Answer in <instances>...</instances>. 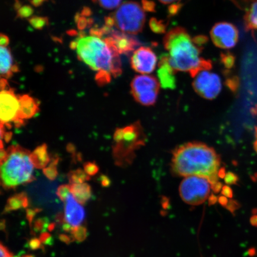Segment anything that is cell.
I'll use <instances>...</instances> for the list:
<instances>
[{
	"instance_id": "obj_1",
	"label": "cell",
	"mask_w": 257,
	"mask_h": 257,
	"mask_svg": "<svg viewBox=\"0 0 257 257\" xmlns=\"http://www.w3.org/2000/svg\"><path fill=\"white\" fill-rule=\"evenodd\" d=\"M72 49H76L78 59L97 72L95 80L99 85L107 84L111 76L117 77L122 72L121 61L116 47L106 38L81 36L71 43Z\"/></svg>"
},
{
	"instance_id": "obj_2",
	"label": "cell",
	"mask_w": 257,
	"mask_h": 257,
	"mask_svg": "<svg viewBox=\"0 0 257 257\" xmlns=\"http://www.w3.org/2000/svg\"><path fill=\"white\" fill-rule=\"evenodd\" d=\"M220 158L216 151L200 143H188L174 151L172 170L178 176H200L207 178L211 186L218 181Z\"/></svg>"
},
{
	"instance_id": "obj_3",
	"label": "cell",
	"mask_w": 257,
	"mask_h": 257,
	"mask_svg": "<svg viewBox=\"0 0 257 257\" xmlns=\"http://www.w3.org/2000/svg\"><path fill=\"white\" fill-rule=\"evenodd\" d=\"M163 45L169 53L170 65L176 72H189L195 78L202 70L212 68L211 61L200 57L203 48L195 44L184 28L177 27L167 32Z\"/></svg>"
},
{
	"instance_id": "obj_4",
	"label": "cell",
	"mask_w": 257,
	"mask_h": 257,
	"mask_svg": "<svg viewBox=\"0 0 257 257\" xmlns=\"http://www.w3.org/2000/svg\"><path fill=\"white\" fill-rule=\"evenodd\" d=\"M1 184L6 189L34 181L35 167L30 151L19 146H12L7 150L1 148Z\"/></svg>"
},
{
	"instance_id": "obj_5",
	"label": "cell",
	"mask_w": 257,
	"mask_h": 257,
	"mask_svg": "<svg viewBox=\"0 0 257 257\" xmlns=\"http://www.w3.org/2000/svg\"><path fill=\"white\" fill-rule=\"evenodd\" d=\"M112 154L115 165L126 166L133 162L136 151L146 143V136L139 121L115 130Z\"/></svg>"
},
{
	"instance_id": "obj_6",
	"label": "cell",
	"mask_w": 257,
	"mask_h": 257,
	"mask_svg": "<svg viewBox=\"0 0 257 257\" xmlns=\"http://www.w3.org/2000/svg\"><path fill=\"white\" fill-rule=\"evenodd\" d=\"M144 11L139 3L124 2L112 16L115 27L125 34L137 35L140 33L146 24V17Z\"/></svg>"
},
{
	"instance_id": "obj_7",
	"label": "cell",
	"mask_w": 257,
	"mask_h": 257,
	"mask_svg": "<svg viewBox=\"0 0 257 257\" xmlns=\"http://www.w3.org/2000/svg\"><path fill=\"white\" fill-rule=\"evenodd\" d=\"M211 185L207 178L200 176L186 177L181 182L179 193L182 200L191 205L203 204L210 197Z\"/></svg>"
},
{
	"instance_id": "obj_8",
	"label": "cell",
	"mask_w": 257,
	"mask_h": 257,
	"mask_svg": "<svg viewBox=\"0 0 257 257\" xmlns=\"http://www.w3.org/2000/svg\"><path fill=\"white\" fill-rule=\"evenodd\" d=\"M160 89V83L155 77L138 75L131 83V92L140 104L152 105L156 103Z\"/></svg>"
},
{
	"instance_id": "obj_9",
	"label": "cell",
	"mask_w": 257,
	"mask_h": 257,
	"mask_svg": "<svg viewBox=\"0 0 257 257\" xmlns=\"http://www.w3.org/2000/svg\"><path fill=\"white\" fill-rule=\"evenodd\" d=\"M19 107V95L10 87L7 80H1V94H0V119L1 124L9 126L12 122L17 120Z\"/></svg>"
},
{
	"instance_id": "obj_10",
	"label": "cell",
	"mask_w": 257,
	"mask_h": 257,
	"mask_svg": "<svg viewBox=\"0 0 257 257\" xmlns=\"http://www.w3.org/2000/svg\"><path fill=\"white\" fill-rule=\"evenodd\" d=\"M193 86L202 97L213 99L221 91V79L216 73L209 72L208 70H202L195 77Z\"/></svg>"
},
{
	"instance_id": "obj_11",
	"label": "cell",
	"mask_w": 257,
	"mask_h": 257,
	"mask_svg": "<svg viewBox=\"0 0 257 257\" xmlns=\"http://www.w3.org/2000/svg\"><path fill=\"white\" fill-rule=\"evenodd\" d=\"M210 37L213 44L221 49H231L238 42L239 32L237 28L229 22H218L210 31Z\"/></svg>"
},
{
	"instance_id": "obj_12",
	"label": "cell",
	"mask_w": 257,
	"mask_h": 257,
	"mask_svg": "<svg viewBox=\"0 0 257 257\" xmlns=\"http://www.w3.org/2000/svg\"><path fill=\"white\" fill-rule=\"evenodd\" d=\"M131 62L135 71L141 74H149L155 70L157 57L152 48L141 47L134 51Z\"/></svg>"
},
{
	"instance_id": "obj_13",
	"label": "cell",
	"mask_w": 257,
	"mask_h": 257,
	"mask_svg": "<svg viewBox=\"0 0 257 257\" xmlns=\"http://www.w3.org/2000/svg\"><path fill=\"white\" fill-rule=\"evenodd\" d=\"M19 107L18 119L15 122L16 127H21L26 120L34 117L40 111V102L30 95H19Z\"/></svg>"
},
{
	"instance_id": "obj_14",
	"label": "cell",
	"mask_w": 257,
	"mask_h": 257,
	"mask_svg": "<svg viewBox=\"0 0 257 257\" xmlns=\"http://www.w3.org/2000/svg\"><path fill=\"white\" fill-rule=\"evenodd\" d=\"M64 205V215L67 223L73 227L80 226L85 217V212L81 204L77 202L72 194L67 198Z\"/></svg>"
},
{
	"instance_id": "obj_15",
	"label": "cell",
	"mask_w": 257,
	"mask_h": 257,
	"mask_svg": "<svg viewBox=\"0 0 257 257\" xmlns=\"http://www.w3.org/2000/svg\"><path fill=\"white\" fill-rule=\"evenodd\" d=\"M111 34V37L108 38L116 47L120 54H127L133 52L141 44L136 38L132 36L130 34L116 31H112Z\"/></svg>"
},
{
	"instance_id": "obj_16",
	"label": "cell",
	"mask_w": 257,
	"mask_h": 257,
	"mask_svg": "<svg viewBox=\"0 0 257 257\" xmlns=\"http://www.w3.org/2000/svg\"><path fill=\"white\" fill-rule=\"evenodd\" d=\"M159 66L157 74L161 85L165 89L175 88L176 80L175 75L176 72L170 65L168 54H163L160 56Z\"/></svg>"
},
{
	"instance_id": "obj_17",
	"label": "cell",
	"mask_w": 257,
	"mask_h": 257,
	"mask_svg": "<svg viewBox=\"0 0 257 257\" xmlns=\"http://www.w3.org/2000/svg\"><path fill=\"white\" fill-rule=\"evenodd\" d=\"M0 72L2 78L9 79L14 74L19 71L18 67L14 64V60L11 51L7 47H1L0 48Z\"/></svg>"
},
{
	"instance_id": "obj_18",
	"label": "cell",
	"mask_w": 257,
	"mask_h": 257,
	"mask_svg": "<svg viewBox=\"0 0 257 257\" xmlns=\"http://www.w3.org/2000/svg\"><path fill=\"white\" fill-rule=\"evenodd\" d=\"M31 159L35 168L44 169L51 162V159L48 152V148L46 144L38 146L31 153Z\"/></svg>"
},
{
	"instance_id": "obj_19",
	"label": "cell",
	"mask_w": 257,
	"mask_h": 257,
	"mask_svg": "<svg viewBox=\"0 0 257 257\" xmlns=\"http://www.w3.org/2000/svg\"><path fill=\"white\" fill-rule=\"evenodd\" d=\"M30 206V200L26 192L18 193L9 197L3 211V213H8L13 211L27 208Z\"/></svg>"
},
{
	"instance_id": "obj_20",
	"label": "cell",
	"mask_w": 257,
	"mask_h": 257,
	"mask_svg": "<svg viewBox=\"0 0 257 257\" xmlns=\"http://www.w3.org/2000/svg\"><path fill=\"white\" fill-rule=\"evenodd\" d=\"M70 191L77 202L80 204L85 205L92 196L91 186L86 183L70 184Z\"/></svg>"
},
{
	"instance_id": "obj_21",
	"label": "cell",
	"mask_w": 257,
	"mask_h": 257,
	"mask_svg": "<svg viewBox=\"0 0 257 257\" xmlns=\"http://www.w3.org/2000/svg\"><path fill=\"white\" fill-rule=\"evenodd\" d=\"M245 30L253 31L257 30V0H255L244 16Z\"/></svg>"
},
{
	"instance_id": "obj_22",
	"label": "cell",
	"mask_w": 257,
	"mask_h": 257,
	"mask_svg": "<svg viewBox=\"0 0 257 257\" xmlns=\"http://www.w3.org/2000/svg\"><path fill=\"white\" fill-rule=\"evenodd\" d=\"M70 184H82L90 181L91 176L85 172L84 170L78 169L72 170L67 175Z\"/></svg>"
},
{
	"instance_id": "obj_23",
	"label": "cell",
	"mask_w": 257,
	"mask_h": 257,
	"mask_svg": "<svg viewBox=\"0 0 257 257\" xmlns=\"http://www.w3.org/2000/svg\"><path fill=\"white\" fill-rule=\"evenodd\" d=\"M59 157H55L51 160L50 163L46 168L43 169V173L46 178L51 181H53L57 178L58 170L57 165L59 163Z\"/></svg>"
},
{
	"instance_id": "obj_24",
	"label": "cell",
	"mask_w": 257,
	"mask_h": 257,
	"mask_svg": "<svg viewBox=\"0 0 257 257\" xmlns=\"http://www.w3.org/2000/svg\"><path fill=\"white\" fill-rule=\"evenodd\" d=\"M151 30L155 34H165L168 24L165 23L162 20H159L155 18H152L149 22Z\"/></svg>"
},
{
	"instance_id": "obj_25",
	"label": "cell",
	"mask_w": 257,
	"mask_h": 257,
	"mask_svg": "<svg viewBox=\"0 0 257 257\" xmlns=\"http://www.w3.org/2000/svg\"><path fill=\"white\" fill-rule=\"evenodd\" d=\"M73 238L78 242H82L87 237V229L84 226L74 227L72 232Z\"/></svg>"
},
{
	"instance_id": "obj_26",
	"label": "cell",
	"mask_w": 257,
	"mask_h": 257,
	"mask_svg": "<svg viewBox=\"0 0 257 257\" xmlns=\"http://www.w3.org/2000/svg\"><path fill=\"white\" fill-rule=\"evenodd\" d=\"M49 224V220L47 217L37 218L34 222V233L45 232L48 229Z\"/></svg>"
},
{
	"instance_id": "obj_27",
	"label": "cell",
	"mask_w": 257,
	"mask_h": 257,
	"mask_svg": "<svg viewBox=\"0 0 257 257\" xmlns=\"http://www.w3.org/2000/svg\"><path fill=\"white\" fill-rule=\"evenodd\" d=\"M221 62L228 69H232L235 63V57L232 53L226 52L220 54Z\"/></svg>"
},
{
	"instance_id": "obj_28",
	"label": "cell",
	"mask_w": 257,
	"mask_h": 257,
	"mask_svg": "<svg viewBox=\"0 0 257 257\" xmlns=\"http://www.w3.org/2000/svg\"><path fill=\"white\" fill-rule=\"evenodd\" d=\"M30 24L36 30H42L48 24L47 18L40 17V16H34L29 20Z\"/></svg>"
},
{
	"instance_id": "obj_29",
	"label": "cell",
	"mask_w": 257,
	"mask_h": 257,
	"mask_svg": "<svg viewBox=\"0 0 257 257\" xmlns=\"http://www.w3.org/2000/svg\"><path fill=\"white\" fill-rule=\"evenodd\" d=\"M57 197L63 202H65L68 196L71 194L70 185H62L57 188Z\"/></svg>"
},
{
	"instance_id": "obj_30",
	"label": "cell",
	"mask_w": 257,
	"mask_h": 257,
	"mask_svg": "<svg viewBox=\"0 0 257 257\" xmlns=\"http://www.w3.org/2000/svg\"><path fill=\"white\" fill-rule=\"evenodd\" d=\"M121 0H98L99 5L105 9L112 10L118 7Z\"/></svg>"
},
{
	"instance_id": "obj_31",
	"label": "cell",
	"mask_w": 257,
	"mask_h": 257,
	"mask_svg": "<svg viewBox=\"0 0 257 257\" xmlns=\"http://www.w3.org/2000/svg\"><path fill=\"white\" fill-rule=\"evenodd\" d=\"M42 211H43V209L38 208H27V210H26V217H27V219L28 221L29 224H30L31 229L35 217L36 216L38 213H40Z\"/></svg>"
},
{
	"instance_id": "obj_32",
	"label": "cell",
	"mask_w": 257,
	"mask_h": 257,
	"mask_svg": "<svg viewBox=\"0 0 257 257\" xmlns=\"http://www.w3.org/2000/svg\"><path fill=\"white\" fill-rule=\"evenodd\" d=\"M34 9L30 6H24L18 10V16L22 19L28 18L34 14Z\"/></svg>"
},
{
	"instance_id": "obj_33",
	"label": "cell",
	"mask_w": 257,
	"mask_h": 257,
	"mask_svg": "<svg viewBox=\"0 0 257 257\" xmlns=\"http://www.w3.org/2000/svg\"><path fill=\"white\" fill-rule=\"evenodd\" d=\"M83 169L90 176H95L99 172V168L95 163L86 162L83 165Z\"/></svg>"
},
{
	"instance_id": "obj_34",
	"label": "cell",
	"mask_w": 257,
	"mask_h": 257,
	"mask_svg": "<svg viewBox=\"0 0 257 257\" xmlns=\"http://www.w3.org/2000/svg\"><path fill=\"white\" fill-rule=\"evenodd\" d=\"M29 247L32 250L45 249L43 243L41 242L40 238L32 237L28 242Z\"/></svg>"
},
{
	"instance_id": "obj_35",
	"label": "cell",
	"mask_w": 257,
	"mask_h": 257,
	"mask_svg": "<svg viewBox=\"0 0 257 257\" xmlns=\"http://www.w3.org/2000/svg\"><path fill=\"white\" fill-rule=\"evenodd\" d=\"M224 181L229 185H235L238 182V177L232 172H227L224 176Z\"/></svg>"
},
{
	"instance_id": "obj_36",
	"label": "cell",
	"mask_w": 257,
	"mask_h": 257,
	"mask_svg": "<svg viewBox=\"0 0 257 257\" xmlns=\"http://www.w3.org/2000/svg\"><path fill=\"white\" fill-rule=\"evenodd\" d=\"M40 239L44 245H53V239L50 233L47 232H42L40 235Z\"/></svg>"
},
{
	"instance_id": "obj_37",
	"label": "cell",
	"mask_w": 257,
	"mask_h": 257,
	"mask_svg": "<svg viewBox=\"0 0 257 257\" xmlns=\"http://www.w3.org/2000/svg\"><path fill=\"white\" fill-rule=\"evenodd\" d=\"M193 41L197 46L204 48V45L208 43V38L205 35H200L193 38Z\"/></svg>"
},
{
	"instance_id": "obj_38",
	"label": "cell",
	"mask_w": 257,
	"mask_h": 257,
	"mask_svg": "<svg viewBox=\"0 0 257 257\" xmlns=\"http://www.w3.org/2000/svg\"><path fill=\"white\" fill-rule=\"evenodd\" d=\"M143 8L145 11L149 12H156V4L151 0H142Z\"/></svg>"
},
{
	"instance_id": "obj_39",
	"label": "cell",
	"mask_w": 257,
	"mask_h": 257,
	"mask_svg": "<svg viewBox=\"0 0 257 257\" xmlns=\"http://www.w3.org/2000/svg\"><path fill=\"white\" fill-rule=\"evenodd\" d=\"M182 7L181 3H173L170 5L168 9V13L170 16H175L178 14L179 12L181 11Z\"/></svg>"
},
{
	"instance_id": "obj_40",
	"label": "cell",
	"mask_w": 257,
	"mask_h": 257,
	"mask_svg": "<svg viewBox=\"0 0 257 257\" xmlns=\"http://www.w3.org/2000/svg\"><path fill=\"white\" fill-rule=\"evenodd\" d=\"M239 207L240 205L238 202L236 200H230L229 202H228L226 208L227 210H229L231 213H234V211L237 210Z\"/></svg>"
},
{
	"instance_id": "obj_41",
	"label": "cell",
	"mask_w": 257,
	"mask_h": 257,
	"mask_svg": "<svg viewBox=\"0 0 257 257\" xmlns=\"http://www.w3.org/2000/svg\"><path fill=\"white\" fill-rule=\"evenodd\" d=\"M0 253L1 257H14V254L10 250L3 245L2 243H0Z\"/></svg>"
},
{
	"instance_id": "obj_42",
	"label": "cell",
	"mask_w": 257,
	"mask_h": 257,
	"mask_svg": "<svg viewBox=\"0 0 257 257\" xmlns=\"http://www.w3.org/2000/svg\"><path fill=\"white\" fill-rule=\"evenodd\" d=\"M59 239L62 242L67 244V245H69L70 243H72L75 240L72 236H70L63 233L59 234Z\"/></svg>"
},
{
	"instance_id": "obj_43",
	"label": "cell",
	"mask_w": 257,
	"mask_h": 257,
	"mask_svg": "<svg viewBox=\"0 0 257 257\" xmlns=\"http://www.w3.org/2000/svg\"><path fill=\"white\" fill-rule=\"evenodd\" d=\"M221 195L227 198H232L233 197L232 189L230 188V186L224 185L221 189Z\"/></svg>"
},
{
	"instance_id": "obj_44",
	"label": "cell",
	"mask_w": 257,
	"mask_h": 257,
	"mask_svg": "<svg viewBox=\"0 0 257 257\" xmlns=\"http://www.w3.org/2000/svg\"><path fill=\"white\" fill-rule=\"evenodd\" d=\"M77 22H78V27L80 30H83L89 24L87 19L85 17H82V16L79 18L77 16Z\"/></svg>"
},
{
	"instance_id": "obj_45",
	"label": "cell",
	"mask_w": 257,
	"mask_h": 257,
	"mask_svg": "<svg viewBox=\"0 0 257 257\" xmlns=\"http://www.w3.org/2000/svg\"><path fill=\"white\" fill-rule=\"evenodd\" d=\"M55 220L56 223L60 225L66 222L65 215L62 212H59L56 215Z\"/></svg>"
},
{
	"instance_id": "obj_46",
	"label": "cell",
	"mask_w": 257,
	"mask_h": 257,
	"mask_svg": "<svg viewBox=\"0 0 257 257\" xmlns=\"http://www.w3.org/2000/svg\"><path fill=\"white\" fill-rule=\"evenodd\" d=\"M227 85L232 89H236L237 87V79L235 77L227 79Z\"/></svg>"
},
{
	"instance_id": "obj_47",
	"label": "cell",
	"mask_w": 257,
	"mask_h": 257,
	"mask_svg": "<svg viewBox=\"0 0 257 257\" xmlns=\"http://www.w3.org/2000/svg\"><path fill=\"white\" fill-rule=\"evenodd\" d=\"M9 38L6 35L1 34L0 35V44L1 47H7L9 44Z\"/></svg>"
},
{
	"instance_id": "obj_48",
	"label": "cell",
	"mask_w": 257,
	"mask_h": 257,
	"mask_svg": "<svg viewBox=\"0 0 257 257\" xmlns=\"http://www.w3.org/2000/svg\"><path fill=\"white\" fill-rule=\"evenodd\" d=\"M74 227L68 223H64L62 225V229L64 232L72 233Z\"/></svg>"
},
{
	"instance_id": "obj_49",
	"label": "cell",
	"mask_w": 257,
	"mask_h": 257,
	"mask_svg": "<svg viewBox=\"0 0 257 257\" xmlns=\"http://www.w3.org/2000/svg\"><path fill=\"white\" fill-rule=\"evenodd\" d=\"M223 185L221 184V182H218L216 183V184H214L213 186H211V189L213 190L215 193H218L219 192L221 189L223 188Z\"/></svg>"
},
{
	"instance_id": "obj_50",
	"label": "cell",
	"mask_w": 257,
	"mask_h": 257,
	"mask_svg": "<svg viewBox=\"0 0 257 257\" xmlns=\"http://www.w3.org/2000/svg\"><path fill=\"white\" fill-rule=\"evenodd\" d=\"M101 185L103 187H107V186H110V179H109L107 176H102L101 178Z\"/></svg>"
},
{
	"instance_id": "obj_51",
	"label": "cell",
	"mask_w": 257,
	"mask_h": 257,
	"mask_svg": "<svg viewBox=\"0 0 257 257\" xmlns=\"http://www.w3.org/2000/svg\"><path fill=\"white\" fill-rule=\"evenodd\" d=\"M228 202H229V200H227V198L224 197L223 195L220 196V197L218 198V202H219L221 206L226 207Z\"/></svg>"
},
{
	"instance_id": "obj_52",
	"label": "cell",
	"mask_w": 257,
	"mask_h": 257,
	"mask_svg": "<svg viewBox=\"0 0 257 257\" xmlns=\"http://www.w3.org/2000/svg\"><path fill=\"white\" fill-rule=\"evenodd\" d=\"M218 201V198L216 195L211 194L208 198V203L210 205H213L216 203Z\"/></svg>"
},
{
	"instance_id": "obj_53",
	"label": "cell",
	"mask_w": 257,
	"mask_h": 257,
	"mask_svg": "<svg viewBox=\"0 0 257 257\" xmlns=\"http://www.w3.org/2000/svg\"><path fill=\"white\" fill-rule=\"evenodd\" d=\"M45 1L46 0H31V3L35 7H38L43 5Z\"/></svg>"
},
{
	"instance_id": "obj_54",
	"label": "cell",
	"mask_w": 257,
	"mask_h": 257,
	"mask_svg": "<svg viewBox=\"0 0 257 257\" xmlns=\"http://www.w3.org/2000/svg\"><path fill=\"white\" fill-rule=\"evenodd\" d=\"M159 1L164 5H169L171 4V3H175L178 2L179 0H159Z\"/></svg>"
},
{
	"instance_id": "obj_55",
	"label": "cell",
	"mask_w": 257,
	"mask_h": 257,
	"mask_svg": "<svg viewBox=\"0 0 257 257\" xmlns=\"http://www.w3.org/2000/svg\"><path fill=\"white\" fill-rule=\"evenodd\" d=\"M56 223H50L49 224V226H48V230H49L50 232H53V231L56 229Z\"/></svg>"
},
{
	"instance_id": "obj_56",
	"label": "cell",
	"mask_w": 257,
	"mask_h": 257,
	"mask_svg": "<svg viewBox=\"0 0 257 257\" xmlns=\"http://www.w3.org/2000/svg\"><path fill=\"white\" fill-rule=\"evenodd\" d=\"M0 227H1V230L4 231L5 232L6 230V221L5 220H2L1 224H0Z\"/></svg>"
},
{
	"instance_id": "obj_57",
	"label": "cell",
	"mask_w": 257,
	"mask_h": 257,
	"mask_svg": "<svg viewBox=\"0 0 257 257\" xmlns=\"http://www.w3.org/2000/svg\"><path fill=\"white\" fill-rule=\"evenodd\" d=\"M253 147H254V150L257 153V140L255 141L254 145H253Z\"/></svg>"
},
{
	"instance_id": "obj_58",
	"label": "cell",
	"mask_w": 257,
	"mask_h": 257,
	"mask_svg": "<svg viewBox=\"0 0 257 257\" xmlns=\"http://www.w3.org/2000/svg\"><path fill=\"white\" fill-rule=\"evenodd\" d=\"M23 257H35V256L33 255H32V254H27V255H24Z\"/></svg>"
},
{
	"instance_id": "obj_59",
	"label": "cell",
	"mask_w": 257,
	"mask_h": 257,
	"mask_svg": "<svg viewBox=\"0 0 257 257\" xmlns=\"http://www.w3.org/2000/svg\"><path fill=\"white\" fill-rule=\"evenodd\" d=\"M15 257H21L20 256H15Z\"/></svg>"
}]
</instances>
